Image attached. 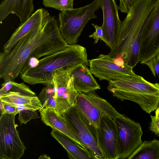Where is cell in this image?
Masks as SVG:
<instances>
[{"label": "cell", "instance_id": "obj_1", "mask_svg": "<svg viewBox=\"0 0 159 159\" xmlns=\"http://www.w3.org/2000/svg\"><path fill=\"white\" fill-rule=\"evenodd\" d=\"M69 45L62 37L56 17L50 14L21 38L7 52L0 53V77L14 81L32 57H43L64 49Z\"/></svg>", "mask_w": 159, "mask_h": 159}, {"label": "cell", "instance_id": "obj_2", "mask_svg": "<svg viewBox=\"0 0 159 159\" xmlns=\"http://www.w3.org/2000/svg\"><path fill=\"white\" fill-rule=\"evenodd\" d=\"M157 0H136L121 22L115 46L107 54L135 67L139 61L141 35L146 20Z\"/></svg>", "mask_w": 159, "mask_h": 159}, {"label": "cell", "instance_id": "obj_3", "mask_svg": "<svg viewBox=\"0 0 159 159\" xmlns=\"http://www.w3.org/2000/svg\"><path fill=\"white\" fill-rule=\"evenodd\" d=\"M86 48L79 44L69 45L66 48L44 57L34 67L20 73L21 78L31 85H46L52 82L56 71L62 70L70 72L81 64L89 66Z\"/></svg>", "mask_w": 159, "mask_h": 159}, {"label": "cell", "instance_id": "obj_4", "mask_svg": "<svg viewBox=\"0 0 159 159\" xmlns=\"http://www.w3.org/2000/svg\"><path fill=\"white\" fill-rule=\"evenodd\" d=\"M108 90L121 101L128 100L138 104L150 114L159 105V83H152L136 74L108 82Z\"/></svg>", "mask_w": 159, "mask_h": 159}, {"label": "cell", "instance_id": "obj_5", "mask_svg": "<svg viewBox=\"0 0 159 159\" xmlns=\"http://www.w3.org/2000/svg\"><path fill=\"white\" fill-rule=\"evenodd\" d=\"M100 8V0H94L83 7L60 12L58 15L61 34L69 45L76 44L88 22L96 18L95 12Z\"/></svg>", "mask_w": 159, "mask_h": 159}, {"label": "cell", "instance_id": "obj_6", "mask_svg": "<svg viewBox=\"0 0 159 159\" xmlns=\"http://www.w3.org/2000/svg\"><path fill=\"white\" fill-rule=\"evenodd\" d=\"M78 140L93 159H104L99 147L97 129L80 111L76 105L59 114Z\"/></svg>", "mask_w": 159, "mask_h": 159}, {"label": "cell", "instance_id": "obj_7", "mask_svg": "<svg viewBox=\"0 0 159 159\" xmlns=\"http://www.w3.org/2000/svg\"><path fill=\"white\" fill-rule=\"evenodd\" d=\"M16 115L10 114L1 115L0 158L2 159H19L26 149L16 129Z\"/></svg>", "mask_w": 159, "mask_h": 159}, {"label": "cell", "instance_id": "obj_8", "mask_svg": "<svg viewBox=\"0 0 159 159\" xmlns=\"http://www.w3.org/2000/svg\"><path fill=\"white\" fill-rule=\"evenodd\" d=\"M118 139V159L127 158L141 144L143 134L139 123L123 114L113 119Z\"/></svg>", "mask_w": 159, "mask_h": 159}, {"label": "cell", "instance_id": "obj_9", "mask_svg": "<svg viewBox=\"0 0 159 159\" xmlns=\"http://www.w3.org/2000/svg\"><path fill=\"white\" fill-rule=\"evenodd\" d=\"M0 90V100L17 108L34 111L43 108L38 97L24 83L4 82Z\"/></svg>", "mask_w": 159, "mask_h": 159}, {"label": "cell", "instance_id": "obj_10", "mask_svg": "<svg viewBox=\"0 0 159 159\" xmlns=\"http://www.w3.org/2000/svg\"><path fill=\"white\" fill-rule=\"evenodd\" d=\"M159 54V0L145 23L141 35L139 57L142 64Z\"/></svg>", "mask_w": 159, "mask_h": 159}, {"label": "cell", "instance_id": "obj_11", "mask_svg": "<svg viewBox=\"0 0 159 159\" xmlns=\"http://www.w3.org/2000/svg\"><path fill=\"white\" fill-rule=\"evenodd\" d=\"M88 61L91 72L100 81H109L136 75L130 66L124 62L119 63L116 59L107 55L100 54Z\"/></svg>", "mask_w": 159, "mask_h": 159}, {"label": "cell", "instance_id": "obj_12", "mask_svg": "<svg viewBox=\"0 0 159 159\" xmlns=\"http://www.w3.org/2000/svg\"><path fill=\"white\" fill-rule=\"evenodd\" d=\"M70 72L62 70L56 71L53 75V82L56 88V111L63 113L76 104L79 92L75 89L73 78Z\"/></svg>", "mask_w": 159, "mask_h": 159}, {"label": "cell", "instance_id": "obj_13", "mask_svg": "<svg viewBox=\"0 0 159 159\" xmlns=\"http://www.w3.org/2000/svg\"><path fill=\"white\" fill-rule=\"evenodd\" d=\"M96 129L98 144L104 159H118L117 131L113 119L103 115Z\"/></svg>", "mask_w": 159, "mask_h": 159}, {"label": "cell", "instance_id": "obj_14", "mask_svg": "<svg viewBox=\"0 0 159 159\" xmlns=\"http://www.w3.org/2000/svg\"><path fill=\"white\" fill-rule=\"evenodd\" d=\"M103 13L102 29L106 44L112 50L116 44L121 22L118 15L119 7L114 0H100Z\"/></svg>", "mask_w": 159, "mask_h": 159}, {"label": "cell", "instance_id": "obj_15", "mask_svg": "<svg viewBox=\"0 0 159 159\" xmlns=\"http://www.w3.org/2000/svg\"><path fill=\"white\" fill-rule=\"evenodd\" d=\"M34 12L33 0H3L0 4V22L10 14L20 19V25L24 23Z\"/></svg>", "mask_w": 159, "mask_h": 159}, {"label": "cell", "instance_id": "obj_16", "mask_svg": "<svg viewBox=\"0 0 159 159\" xmlns=\"http://www.w3.org/2000/svg\"><path fill=\"white\" fill-rule=\"evenodd\" d=\"M43 8L36 10L28 19L15 30L8 40L3 45L2 52H8L13 46L37 25L42 22L49 14Z\"/></svg>", "mask_w": 159, "mask_h": 159}, {"label": "cell", "instance_id": "obj_17", "mask_svg": "<svg viewBox=\"0 0 159 159\" xmlns=\"http://www.w3.org/2000/svg\"><path fill=\"white\" fill-rule=\"evenodd\" d=\"M70 74L73 78L74 88L78 92L86 93L101 89L88 66L85 64L79 65Z\"/></svg>", "mask_w": 159, "mask_h": 159}, {"label": "cell", "instance_id": "obj_18", "mask_svg": "<svg viewBox=\"0 0 159 159\" xmlns=\"http://www.w3.org/2000/svg\"><path fill=\"white\" fill-rule=\"evenodd\" d=\"M51 134L66 150L70 158L93 159L85 149L66 135L54 129H52Z\"/></svg>", "mask_w": 159, "mask_h": 159}, {"label": "cell", "instance_id": "obj_19", "mask_svg": "<svg viewBox=\"0 0 159 159\" xmlns=\"http://www.w3.org/2000/svg\"><path fill=\"white\" fill-rule=\"evenodd\" d=\"M39 111L41 120L46 125L50 126L52 129L57 130L66 135L79 144L77 139L70 131L63 118L55 109L44 107Z\"/></svg>", "mask_w": 159, "mask_h": 159}, {"label": "cell", "instance_id": "obj_20", "mask_svg": "<svg viewBox=\"0 0 159 159\" xmlns=\"http://www.w3.org/2000/svg\"><path fill=\"white\" fill-rule=\"evenodd\" d=\"M76 105L80 111L96 128L99 126L104 115L83 94L79 92Z\"/></svg>", "mask_w": 159, "mask_h": 159}, {"label": "cell", "instance_id": "obj_21", "mask_svg": "<svg viewBox=\"0 0 159 159\" xmlns=\"http://www.w3.org/2000/svg\"><path fill=\"white\" fill-rule=\"evenodd\" d=\"M128 159H159V141L143 142Z\"/></svg>", "mask_w": 159, "mask_h": 159}, {"label": "cell", "instance_id": "obj_22", "mask_svg": "<svg viewBox=\"0 0 159 159\" xmlns=\"http://www.w3.org/2000/svg\"><path fill=\"white\" fill-rule=\"evenodd\" d=\"M83 93L104 115L114 119L120 114L107 100L98 96L95 91Z\"/></svg>", "mask_w": 159, "mask_h": 159}, {"label": "cell", "instance_id": "obj_23", "mask_svg": "<svg viewBox=\"0 0 159 159\" xmlns=\"http://www.w3.org/2000/svg\"><path fill=\"white\" fill-rule=\"evenodd\" d=\"M74 0H43V3L46 7L54 8L63 11L73 8Z\"/></svg>", "mask_w": 159, "mask_h": 159}, {"label": "cell", "instance_id": "obj_24", "mask_svg": "<svg viewBox=\"0 0 159 159\" xmlns=\"http://www.w3.org/2000/svg\"><path fill=\"white\" fill-rule=\"evenodd\" d=\"M45 85V86L42 89L38 96L43 108L48 101L51 98H55L56 88L53 80L52 83Z\"/></svg>", "mask_w": 159, "mask_h": 159}, {"label": "cell", "instance_id": "obj_25", "mask_svg": "<svg viewBox=\"0 0 159 159\" xmlns=\"http://www.w3.org/2000/svg\"><path fill=\"white\" fill-rule=\"evenodd\" d=\"M17 108L19 111L18 119L20 124H26L32 119L39 118L40 117L36 111L20 108Z\"/></svg>", "mask_w": 159, "mask_h": 159}, {"label": "cell", "instance_id": "obj_26", "mask_svg": "<svg viewBox=\"0 0 159 159\" xmlns=\"http://www.w3.org/2000/svg\"><path fill=\"white\" fill-rule=\"evenodd\" d=\"M143 64L148 66L154 76L157 75L159 77V54Z\"/></svg>", "mask_w": 159, "mask_h": 159}, {"label": "cell", "instance_id": "obj_27", "mask_svg": "<svg viewBox=\"0 0 159 159\" xmlns=\"http://www.w3.org/2000/svg\"><path fill=\"white\" fill-rule=\"evenodd\" d=\"M92 25L95 28V31L92 34L89 36L90 38H93L95 40L94 43L96 44L99 39L103 41L105 43L106 40L104 38L102 26H99L95 24H92Z\"/></svg>", "mask_w": 159, "mask_h": 159}, {"label": "cell", "instance_id": "obj_28", "mask_svg": "<svg viewBox=\"0 0 159 159\" xmlns=\"http://www.w3.org/2000/svg\"><path fill=\"white\" fill-rule=\"evenodd\" d=\"M0 110L1 114H13L16 115L19 113L17 108L0 101Z\"/></svg>", "mask_w": 159, "mask_h": 159}, {"label": "cell", "instance_id": "obj_29", "mask_svg": "<svg viewBox=\"0 0 159 159\" xmlns=\"http://www.w3.org/2000/svg\"><path fill=\"white\" fill-rule=\"evenodd\" d=\"M119 9L121 12L127 13L136 0H119Z\"/></svg>", "mask_w": 159, "mask_h": 159}, {"label": "cell", "instance_id": "obj_30", "mask_svg": "<svg viewBox=\"0 0 159 159\" xmlns=\"http://www.w3.org/2000/svg\"><path fill=\"white\" fill-rule=\"evenodd\" d=\"M151 121L149 127V130L156 135L159 136V118L155 116L150 115Z\"/></svg>", "mask_w": 159, "mask_h": 159}, {"label": "cell", "instance_id": "obj_31", "mask_svg": "<svg viewBox=\"0 0 159 159\" xmlns=\"http://www.w3.org/2000/svg\"><path fill=\"white\" fill-rule=\"evenodd\" d=\"M50 157L46 154H43L39 156V159H50Z\"/></svg>", "mask_w": 159, "mask_h": 159}, {"label": "cell", "instance_id": "obj_32", "mask_svg": "<svg viewBox=\"0 0 159 159\" xmlns=\"http://www.w3.org/2000/svg\"><path fill=\"white\" fill-rule=\"evenodd\" d=\"M157 118H159V105L157 109L155 110V115Z\"/></svg>", "mask_w": 159, "mask_h": 159}, {"label": "cell", "instance_id": "obj_33", "mask_svg": "<svg viewBox=\"0 0 159 159\" xmlns=\"http://www.w3.org/2000/svg\"></svg>", "mask_w": 159, "mask_h": 159}]
</instances>
